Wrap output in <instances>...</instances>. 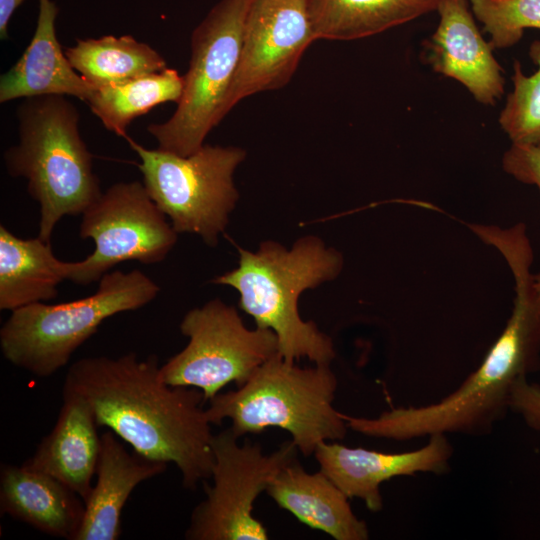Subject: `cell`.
<instances>
[{
	"mask_svg": "<svg viewBox=\"0 0 540 540\" xmlns=\"http://www.w3.org/2000/svg\"><path fill=\"white\" fill-rule=\"evenodd\" d=\"M529 56L537 70L527 76L520 62H514L513 90L498 121L512 143L540 146V40L532 42Z\"/></svg>",
	"mask_w": 540,
	"mask_h": 540,
	"instance_id": "obj_23",
	"label": "cell"
},
{
	"mask_svg": "<svg viewBox=\"0 0 540 540\" xmlns=\"http://www.w3.org/2000/svg\"><path fill=\"white\" fill-rule=\"evenodd\" d=\"M252 1L220 0L194 29L189 68L183 75L184 88L177 108L167 121L147 127L159 149L191 155L222 120Z\"/></svg>",
	"mask_w": 540,
	"mask_h": 540,
	"instance_id": "obj_6",
	"label": "cell"
},
{
	"mask_svg": "<svg viewBox=\"0 0 540 540\" xmlns=\"http://www.w3.org/2000/svg\"><path fill=\"white\" fill-rule=\"evenodd\" d=\"M301 523L335 540H367L365 521L353 513L348 497L322 472L308 473L295 460L286 465L265 491Z\"/></svg>",
	"mask_w": 540,
	"mask_h": 540,
	"instance_id": "obj_18",
	"label": "cell"
},
{
	"mask_svg": "<svg viewBox=\"0 0 540 540\" xmlns=\"http://www.w3.org/2000/svg\"><path fill=\"white\" fill-rule=\"evenodd\" d=\"M138 155L143 184L177 233L198 234L215 246L238 200L233 174L245 159L239 147L203 145L188 156L148 149L125 138Z\"/></svg>",
	"mask_w": 540,
	"mask_h": 540,
	"instance_id": "obj_7",
	"label": "cell"
},
{
	"mask_svg": "<svg viewBox=\"0 0 540 540\" xmlns=\"http://www.w3.org/2000/svg\"><path fill=\"white\" fill-rule=\"evenodd\" d=\"M423 447L383 453L321 442L314 456L322 471L349 499L359 498L372 512L383 508L381 483L420 472L441 474L449 467L453 447L445 434H434Z\"/></svg>",
	"mask_w": 540,
	"mask_h": 540,
	"instance_id": "obj_12",
	"label": "cell"
},
{
	"mask_svg": "<svg viewBox=\"0 0 540 540\" xmlns=\"http://www.w3.org/2000/svg\"><path fill=\"white\" fill-rule=\"evenodd\" d=\"M19 142L4 154L8 173L27 180L40 205L38 237L50 242L64 216L82 214L102 194L79 112L64 95L24 98L17 111Z\"/></svg>",
	"mask_w": 540,
	"mask_h": 540,
	"instance_id": "obj_3",
	"label": "cell"
},
{
	"mask_svg": "<svg viewBox=\"0 0 540 540\" xmlns=\"http://www.w3.org/2000/svg\"><path fill=\"white\" fill-rule=\"evenodd\" d=\"M504 171L540 191V146L512 143L502 157Z\"/></svg>",
	"mask_w": 540,
	"mask_h": 540,
	"instance_id": "obj_25",
	"label": "cell"
},
{
	"mask_svg": "<svg viewBox=\"0 0 540 540\" xmlns=\"http://www.w3.org/2000/svg\"><path fill=\"white\" fill-rule=\"evenodd\" d=\"M66 280V262L53 253L50 242L23 239L0 226V309L14 311L57 297Z\"/></svg>",
	"mask_w": 540,
	"mask_h": 540,
	"instance_id": "obj_19",
	"label": "cell"
},
{
	"mask_svg": "<svg viewBox=\"0 0 540 540\" xmlns=\"http://www.w3.org/2000/svg\"><path fill=\"white\" fill-rule=\"evenodd\" d=\"M159 291V286L137 269L126 273L114 270L99 280L96 292L88 297L18 308L0 329L2 354L37 377H49L69 362L104 320L142 308Z\"/></svg>",
	"mask_w": 540,
	"mask_h": 540,
	"instance_id": "obj_5",
	"label": "cell"
},
{
	"mask_svg": "<svg viewBox=\"0 0 540 540\" xmlns=\"http://www.w3.org/2000/svg\"><path fill=\"white\" fill-rule=\"evenodd\" d=\"M336 389L330 365L303 368L276 354L242 386L211 398L206 415L211 425L230 419L238 437L281 428L308 457L321 442L341 440L347 433L346 421L333 406Z\"/></svg>",
	"mask_w": 540,
	"mask_h": 540,
	"instance_id": "obj_4",
	"label": "cell"
},
{
	"mask_svg": "<svg viewBox=\"0 0 540 540\" xmlns=\"http://www.w3.org/2000/svg\"><path fill=\"white\" fill-rule=\"evenodd\" d=\"M180 331L186 347L160 366L170 386L197 388L209 401L230 382L242 386L267 360L278 354L275 333L248 329L237 310L219 299L188 311Z\"/></svg>",
	"mask_w": 540,
	"mask_h": 540,
	"instance_id": "obj_9",
	"label": "cell"
},
{
	"mask_svg": "<svg viewBox=\"0 0 540 540\" xmlns=\"http://www.w3.org/2000/svg\"><path fill=\"white\" fill-rule=\"evenodd\" d=\"M177 234L143 183H115L82 213L79 235L92 239L95 249L82 261L66 262V280L86 286L122 262L159 263Z\"/></svg>",
	"mask_w": 540,
	"mask_h": 540,
	"instance_id": "obj_10",
	"label": "cell"
},
{
	"mask_svg": "<svg viewBox=\"0 0 540 540\" xmlns=\"http://www.w3.org/2000/svg\"><path fill=\"white\" fill-rule=\"evenodd\" d=\"M493 49L514 46L525 29H540V0H470Z\"/></svg>",
	"mask_w": 540,
	"mask_h": 540,
	"instance_id": "obj_24",
	"label": "cell"
},
{
	"mask_svg": "<svg viewBox=\"0 0 540 540\" xmlns=\"http://www.w3.org/2000/svg\"><path fill=\"white\" fill-rule=\"evenodd\" d=\"M238 249V267L212 282L239 292L240 308L256 327L275 333L278 354L285 361L306 357L330 365L335 358L332 339L312 321L301 319L297 303L304 290L338 276L342 255L315 236L300 238L289 250L274 241L262 243L256 252Z\"/></svg>",
	"mask_w": 540,
	"mask_h": 540,
	"instance_id": "obj_2",
	"label": "cell"
},
{
	"mask_svg": "<svg viewBox=\"0 0 540 540\" xmlns=\"http://www.w3.org/2000/svg\"><path fill=\"white\" fill-rule=\"evenodd\" d=\"M58 12L52 0H39L34 35L18 61L1 76V103L43 95L89 99L95 87L74 70L57 40Z\"/></svg>",
	"mask_w": 540,
	"mask_h": 540,
	"instance_id": "obj_16",
	"label": "cell"
},
{
	"mask_svg": "<svg viewBox=\"0 0 540 540\" xmlns=\"http://www.w3.org/2000/svg\"><path fill=\"white\" fill-rule=\"evenodd\" d=\"M63 388L82 396L98 427H107L133 451L175 464L186 489L211 478L213 434L204 394L166 384L156 355L79 359L69 367Z\"/></svg>",
	"mask_w": 540,
	"mask_h": 540,
	"instance_id": "obj_1",
	"label": "cell"
},
{
	"mask_svg": "<svg viewBox=\"0 0 540 540\" xmlns=\"http://www.w3.org/2000/svg\"><path fill=\"white\" fill-rule=\"evenodd\" d=\"M184 88V77L172 68L146 74L127 81L95 87L87 103L103 126L126 138L127 127L155 106L178 103Z\"/></svg>",
	"mask_w": 540,
	"mask_h": 540,
	"instance_id": "obj_22",
	"label": "cell"
},
{
	"mask_svg": "<svg viewBox=\"0 0 540 540\" xmlns=\"http://www.w3.org/2000/svg\"><path fill=\"white\" fill-rule=\"evenodd\" d=\"M62 396L53 429L23 465L56 478L85 501L96 476L101 435L88 402L64 388Z\"/></svg>",
	"mask_w": 540,
	"mask_h": 540,
	"instance_id": "obj_14",
	"label": "cell"
},
{
	"mask_svg": "<svg viewBox=\"0 0 540 540\" xmlns=\"http://www.w3.org/2000/svg\"><path fill=\"white\" fill-rule=\"evenodd\" d=\"M24 0H0V38H7L8 23Z\"/></svg>",
	"mask_w": 540,
	"mask_h": 540,
	"instance_id": "obj_27",
	"label": "cell"
},
{
	"mask_svg": "<svg viewBox=\"0 0 540 540\" xmlns=\"http://www.w3.org/2000/svg\"><path fill=\"white\" fill-rule=\"evenodd\" d=\"M65 55L74 70L94 87L167 68L165 59L156 50L130 35L78 39L66 49Z\"/></svg>",
	"mask_w": 540,
	"mask_h": 540,
	"instance_id": "obj_21",
	"label": "cell"
},
{
	"mask_svg": "<svg viewBox=\"0 0 540 540\" xmlns=\"http://www.w3.org/2000/svg\"><path fill=\"white\" fill-rule=\"evenodd\" d=\"M439 23L425 43V60L450 77L484 105H494L504 93L503 69L476 25L467 0H442Z\"/></svg>",
	"mask_w": 540,
	"mask_h": 540,
	"instance_id": "obj_13",
	"label": "cell"
},
{
	"mask_svg": "<svg viewBox=\"0 0 540 540\" xmlns=\"http://www.w3.org/2000/svg\"><path fill=\"white\" fill-rule=\"evenodd\" d=\"M315 40L309 0H253L222 119L243 98L286 85Z\"/></svg>",
	"mask_w": 540,
	"mask_h": 540,
	"instance_id": "obj_11",
	"label": "cell"
},
{
	"mask_svg": "<svg viewBox=\"0 0 540 540\" xmlns=\"http://www.w3.org/2000/svg\"><path fill=\"white\" fill-rule=\"evenodd\" d=\"M534 286L538 294L540 295V273L534 275Z\"/></svg>",
	"mask_w": 540,
	"mask_h": 540,
	"instance_id": "obj_28",
	"label": "cell"
},
{
	"mask_svg": "<svg viewBox=\"0 0 540 540\" xmlns=\"http://www.w3.org/2000/svg\"><path fill=\"white\" fill-rule=\"evenodd\" d=\"M119 439L111 430L101 434L96 481L84 501L82 524L74 540H117L121 514L132 491L167 468V463L129 452Z\"/></svg>",
	"mask_w": 540,
	"mask_h": 540,
	"instance_id": "obj_15",
	"label": "cell"
},
{
	"mask_svg": "<svg viewBox=\"0 0 540 540\" xmlns=\"http://www.w3.org/2000/svg\"><path fill=\"white\" fill-rule=\"evenodd\" d=\"M231 427L213 435L212 485L203 482L206 498L192 511L188 540H266V527L253 515L256 498L288 464L297 460L292 440L271 454L260 444L242 445Z\"/></svg>",
	"mask_w": 540,
	"mask_h": 540,
	"instance_id": "obj_8",
	"label": "cell"
},
{
	"mask_svg": "<svg viewBox=\"0 0 540 540\" xmlns=\"http://www.w3.org/2000/svg\"><path fill=\"white\" fill-rule=\"evenodd\" d=\"M510 409L520 413L528 426L540 430V386L526 378L518 380L512 390Z\"/></svg>",
	"mask_w": 540,
	"mask_h": 540,
	"instance_id": "obj_26",
	"label": "cell"
},
{
	"mask_svg": "<svg viewBox=\"0 0 540 540\" xmlns=\"http://www.w3.org/2000/svg\"><path fill=\"white\" fill-rule=\"evenodd\" d=\"M442 0H309L316 39L354 40L436 11Z\"/></svg>",
	"mask_w": 540,
	"mask_h": 540,
	"instance_id": "obj_20",
	"label": "cell"
},
{
	"mask_svg": "<svg viewBox=\"0 0 540 540\" xmlns=\"http://www.w3.org/2000/svg\"><path fill=\"white\" fill-rule=\"evenodd\" d=\"M84 500L56 478L25 465H2L0 512L50 536L74 540Z\"/></svg>",
	"mask_w": 540,
	"mask_h": 540,
	"instance_id": "obj_17",
	"label": "cell"
}]
</instances>
